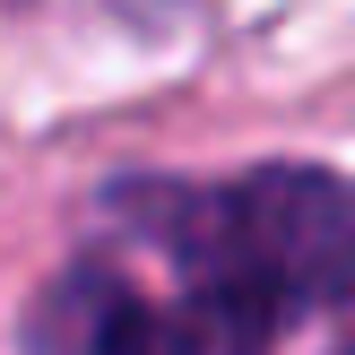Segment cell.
<instances>
[{
    "label": "cell",
    "mask_w": 355,
    "mask_h": 355,
    "mask_svg": "<svg viewBox=\"0 0 355 355\" xmlns=\"http://www.w3.org/2000/svg\"><path fill=\"white\" fill-rule=\"evenodd\" d=\"M87 355H260V321L225 295H200V286L182 304L113 295L87 329Z\"/></svg>",
    "instance_id": "2"
},
{
    "label": "cell",
    "mask_w": 355,
    "mask_h": 355,
    "mask_svg": "<svg viewBox=\"0 0 355 355\" xmlns=\"http://www.w3.org/2000/svg\"><path fill=\"white\" fill-rule=\"evenodd\" d=\"M173 252L200 295H225L252 321L338 304L355 295V191L321 165H260L173 208Z\"/></svg>",
    "instance_id": "1"
}]
</instances>
